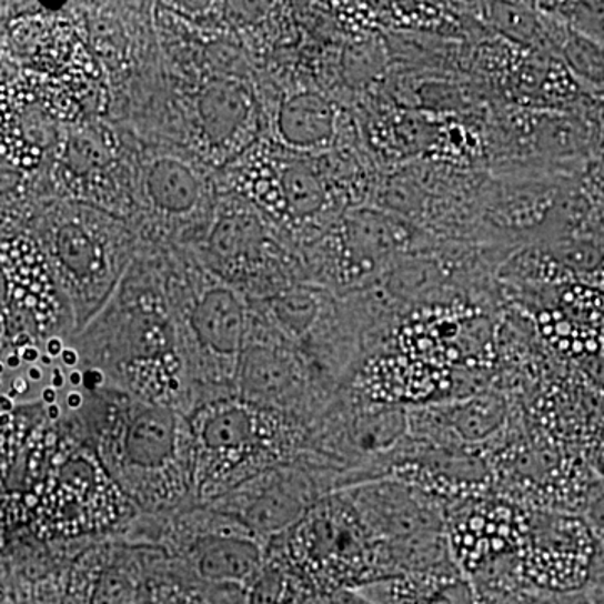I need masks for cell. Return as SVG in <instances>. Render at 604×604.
<instances>
[{
	"label": "cell",
	"instance_id": "f546056e",
	"mask_svg": "<svg viewBox=\"0 0 604 604\" xmlns=\"http://www.w3.org/2000/svg\"><path fill=\"white\" fill-rule=\"evenodd\" d=\"M4 373H6V364L0 363V374H4Z\"/></svg>",
	"mask_w": 604,
	"mask_h": 604
},
{
	"label": "cell",
	"instance_id": "ba28073f",
	"mask_svg": "<svg viewBox=\"0 0 604 604\" xmlns=\"http://www.w3.org/2000/svg\"><path fill=\"white\" fill-rule=\"evenodd\" d=\"M147 199L165 217H185L200 210L205 183L195 167L182 159L162 155L151 160L144 173Z\"/></svg>",
	"mask_w": 604,
	"mask_h": 604
},
{
	"label": "cell",
	"instance_id": "8fae6325",
	"mask_svg": "<svg viewBox=\"0 0 604 604\" xmlns=\"http://www.w3.org/2000/svg\"><path fill=\"white\" fill-rule=\"evenodd\" d=\"M59 254L66 268L74 274L76 279L90 284L91 301L93 306H100L93 288L100 284L107 294L110 288L108 282V265L104 264L103 251L100 249V242L87 234L84 229L78 225L66 226L59 238Z\"/></svg>",
	"mask_w": 604,
	"mask_h": 604
},
{
	"label": "cell",
	"instance_id": "52a82bcc",
	"mask_svg": "<svg viewBox=\"0 0 604 604\" xmlns=\"http://www.w3.org/2000/svg\"><path fill=\"white\" fill-rule=\"evenodd\" d=\"M197 571L212 583H244L261 570V544L252 534H207L193 544Z\"/></svg>",
	"mask_w": 604,
	"mask_h": 604
},
{
	"label": "cell",
	"instance_id": "83f0119b",
	"mask_svg": "<svg viewBox=\"0 0 604 604\" xmlns=\"http://www.w3.org/2000/svg\"><path fill=\"white\" fill-rule=\"evenodd\" d=\"M48 415H49V419L51 420H58L59 416H61V409H59L58 405H49V409H48Z\"/></svg>",
	"mask_w": 604,
	"mask_h": 604
},
{
	"label": "cell",
	"instance_id": "9a60e30c",
	"mask_svg": "<svg viewBox=\"0 0 604 604\" xmlns=\"http://www.w3.org/2000/svg\"><path fill=\"white\" fill-rule=\"evenodd\" d=\"M107 383V373L101 368L93 366L83 371V386L90 393H98Z\"/></svg>",
	"mask_w": 604,
	"mask_h": 604
},
{
	"label": "cell",
	"instance_id": "484cf974",
	"mask_svg": "<svg viewBox=\"0 0 604 604\" xmlns=\"http://www.w3.org/2000/svg\"><path fill=\"white\" fill-rule=\"evenodd\" d=\"M0 409H2V412H12V409H14L12 399H9L8 395L0 396Z\"/></svg>",
	"mask_w": 604,
	"mask_h": 604
},
{
	"label": "cell",
	"instance_id": "30bf717a",
	"mask_svg": "<svg viewBox=\"0 0 604 604\" xmlns=\"http://www.w3.org/2000/svg\"><path fill=\"white\" fill-rule=\"evenodd\" d=\"M252 110L251 94L232 81H215L199 98L200 120L212 143L232 137L248 123Z\"/></svg>",
	"mask_w": 604,
	"mask_h": 604
},
{
	"label": "cell",
	"instance_id": "5b68a950",
	"mask_svg": "<svg viewBox=\"0 0 604 604\" xmlns=\"http://www.w3.org/2000/svg\"><path fill=\"white\" fill-rule=\"evenodd\" d=\"M380 543L445 533V502L396 477L341 491Z\"/></svg>",
	"mask_w": 604,
	"mask_h": 604
},
{
	"label": "cell",
	"instance_id": "7402d4cb",
	"mask_svg": "<svg viewBox=\"0 0 604 604\" xmlns=\"http://www.w3.org/2000/svg\"><path fill=\"white\" fill-rule=\"evenodd\" d=\"M66 383L64 374H62L61 368H54L52 370L51 386L54 390L62 389Z\"/></svg>",
	"mask_w": 604,
	"mask_h": 604
},
{
	"label": "cell",
	"instance_id": "9c48e42d",
	"mask_svg": "<svg viewBox=\"0 0 604 604\" xmlns=\"http://www.w3.org/2000/svg\"><path fill=\"white\" fill-rule=\"evenodd\" d=\"M279 137L295 150L326 148L336 133V111L316 93H295L281 104Z\"/></svg>",
	"mask_w": 604,
	"mask_h": 604
},
{
	"label": "cell",
	"instance_id": "2e32d148",
	"mask_svg": "<svg viewBox=\"0 0 604 604\" xmlns=\"http://www.w3.org/2000/svg\"><path fill=\"white\" fill-rule=\"evenodd\" d=\"M590 521L594 531H596L597 536L604 541V495H601V497L594 502L593 507H591Z\"/></svg>",
	"mask_w": 604,
	"mask_h": 604
},
{
	"label": "cell",
	"instance_id": "7a4b0ae2",
	"mask_svg": "<svg viewBox=\"0 0 604 604\" xmlns=\"http://www.w3.org/2000/svg\"><path fill=\"white\" fill-rule=\"evenodd\" d=\"M103 425L107 462L138 502L165 504L190 491L189 429L175 410L134 399Z\"/></svg>",
	"mask_w": 604,
	"mask_h": 604
},
{
	"label": "cell",
	"instance_id": "603a6c76",
	"mask_svg": "<svg viewBox=\"0 0 604 604\" xmlns=\"http://www.w3.org/2000/svg\"><path fill=\"white\" fill-rule=\"evenodd\" d=\"M42 400H44V403H48V405H54L56 400H58V393H56V390L52 389V386H48V389L42 390Z\"/></svg>",
	"mask_w": 604,
	"mask_h": 604
},
{
	"label": "cell",
	"instance_id": "d6986e66",
	"mask_svg": "<svg viewBox=\"0 0 604 604\" xmlns=\"http://www.w3.org/2000/svg\"><path fill=\"white\" fill-rule=\"evenodd\" d=\"M21 358L26 363H36V361L41 360V351L34 346H26L22 348Z\"/></svg>",
	"mask_w": 604,
	"mask_h": 604
},
{
	"label": "cell",
	"instance_id": "d4e9b609",
	"mask_svg": "<svg viewBox=\"0 0 604 604\" xmlns=\"http://www.w3.org/2000/svg\"><path fill=\"white\" fill-rule=\"evenodd\" d=\"M28 376L31 382H39L42 380V370L39 366H31L28 370Z\"/></svg>",
	"mask_w": 604,
	"mask_h": 604
},
{
	"label": "cell",
	"instance_id": "3957f363",
	"mask_svg": "<svg viewBox=\"0 0 604 604\" xmlns=\"http://www.w3.org/2000/svg\"><path fill=\"white\" fill-rule=\"evenodd\" d=\"M340 491L338 472L299 457L262 472L215 502L252 536L274 537L289 533L316 502Z\"/></svg>",
	"mask_w": 604,
	"mask_h": 604
},
{
	"label": "cell",
	"instance_id": "7c38bea8",
	"mask_svg": "<svg viewBox=\"0 0 604 604\" xmlns=\"http://www.w3.org/2000/svg\"><path fill=\"white\" fill-rule=\"evenodd\" d=\"M282 207L295 219H306L320 212L326 202V189L314 167L302 160H294L282 165L281 172Z\"/></svg>",
	"mask_w": 604,
	"mask_h": 604
},
{
	"label": "cell",
	"instance_id": "4dcf8cb0",
	"mask_svg": "<svg viewBox=\"0 0 604 604\" xmlns=\"http://www.w3.org/2000/svg\"><path fill=\"white\" fill-rule=\"evenodd\" d=\"M0 386H2V383H0Z\"/></svg>",
	"mask_w": 604,
	"mask_h": 604
},
{
	"label": "cell",
	"instance_id": "4316f807",
	"mask_svg": "<svg viewBox=\"0 0 604 604\" xmlns=\"http://www.w3.org/2000/svg\"><path fill=\"white\" fill-rule=\"evenodd\" d=\"M21 354H11V356L8 358V366L12 368V370H18V368L21 366Z\"/></svg>",
	"mask_w": 604,
	"mask_h": 604
},
{
	"label": "cell",
	"instance_id": "f1b7e54d",
	"mask_svg": "<svg viewBox=\"0 0 604 604\" xmlns=\"http://www.w3.org/2000/svg\"><path fill=\"white\" fill-rule=\"evenodd\" d=\"M52 360H54V358H51L49 356L48 353H46V354H41V360L39 361H41V363L44 364V366H51Z\"/></svg>",
	"mask_w": 604,
	"mask_h": 604
},
{
	"label": "cell",
	"instance_id": "8992f818",
	"mask_svg": "<svg viewBox=\"0 0 604 604\" xmlns=\"http://www.w3.org/2000/svg\"><path fill=\"white\" fill-rule=\"evenodd\" d=\"M185 324L187 340L205 358L209 376L213 380L217 370V380L234 385L251 324L241 295L226 285L205 289L187 310Z\"/></svg>",
	"mask_w": 604,
	"mask_h": 604
},
{
	"label": "cell",
	"instance_id": "e0dca14e",
	"mask_svg": "<svg viewBox=\"0 0 604 604\" xmlns=\"http://www.w3.org/2000/svg\"><path fill=\"white\" fill-rule=\"evenodd\" d=\"M62 364H66V366L74 368L76 364L80 363V353L74 350V348H64V351H62L61 356Z\"/></svg>",
	"mask_w": 604,
	"mask_h": 604
},
{
	"label": "cell",
	"instance_id": "5bb4252c",
	"mask_svg": "<svg viewBox=\"0 0 604 604\" xmlns=\"http://www.w3.org/2000/svg\"><path fill=\"white\" fill-rule=\"evenodd\" d=\"M93 600L94 604H130V587L123 577L108 574L98 586Z\"/></svg>",
	"mask_w": 604,
	"mask_h": 604
},
{
	"label": "cell",
	"instance_id": "44dd1931",
	"mask_svg": "<svg viewBox=\"0 0 604 604\" xmlns=\"http://www.w3.org/2000/svg\"><path fill=\"white\" fill-rule=\"evenodd\" d=\"M84 396L80 392H71L68 395V406L71 410H80L83 406Z\"/></svg>",
	"mask_w": 604,
	"mask_h": 604
},
{
	"label": "cell",
	"instance_id": "4fadbf2b",
	"mask_svg": "<svg viewBox=\"0 0 604 604\" xmlns=\"http://www.w3.org/2000/svg\"><path fill=\"white\" fill-rule=\"evenodd\" d=\"M261 239V229L252 217L223 215L213 226L210 251L225 265L238 264L239 259L258 248Z\"/></svg>",
	"mask_w": 604,
	"mask_h": 604
},
{
	"label": "cell",
	"instance_id": "cb8c5ba5",
	"mask_svg": "<svg viewBox=\"0 0 604 604\" xmlns=\"http://www.w3.org/2000/svg\"><path fill=\"white\" fill-rule=\"evenodd\" d=\"M68 380L72 386H83V373L80 370H72Z\"/></svg>",
	"mask_w": 604,
	"mask_h": 604
},
{
	"label": "cell",
	"instance_id": "ffe728a7",
	"mask_svg": "<svg viewBox=\"0 0 604 604\" xmlns=\"http://www.w3.org/2000/svg\"><path fill=\"white\" fill-rule=\"evenodd\" d=\"M28 390L29 385L24 378H16L14 383H12L11 393H9V399H12V396L16 395H24Z\"/></svg>",
	"mask_w": 604,
	"mask_h": 604
},
{
	"label": "cell",
	"instance_id": "277c9868",
	"mask_svg": "<svg viewBox=\"0 0 604 604\" xmlns=\"http://www.w3.org/2000/svg\"><path fill=\"white\" fill-rule=\"evenodd\" d=\"M288 550L295 560L320 570L382 567L380 541L341 492L321 499L289 531Z\"/></svg>",
	"mask_w": 604,
	"mask_h": 604
},
{
	"label": "cell",
	"instance_id": "ac0fdd59",
	"mask_svg": "<svg viewBox=\"0 0 604 604\" xmlns=\"http://www.w3.org/2000/svg\"><path fill=\"white\" fill-rule=\"evenodd\" d=\"M46 351H48L49 356L58 358L61 356L62 351H64V344L59 338H51L46 344Z\"/></svg>",
	"mask_w": 604,
	"mask_h": 604
},
{
	"label": "cell",
	"instance_id": "6da1fadb",
	"mask_svg": "<svg viewBox=\"0 0 604 604\" xmlns=\"http://www.w3.org/2000/svg\"><path fill=\"white\" fill-rule=\"evenodd\" d=\"M190 492L217 501L278 465L298 461L311 426L239 396L203 403L187 420Z\"/></svg>",
	"mask_w": 604,
	"mask_h": 604
}]
</instances>
